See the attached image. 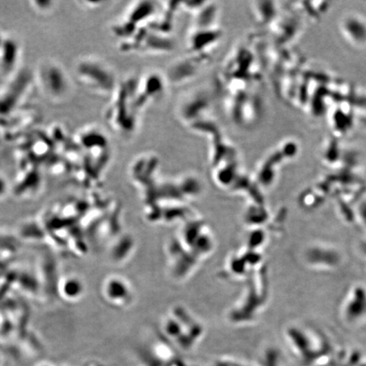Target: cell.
Masks as SVG:
<instances>
[{
    "label": "cell",
    "instance_id": "cell-1",
    "mask_svg": "<svg viewBox=\"0 0 366 366\" xmlns=\"http://www.w3.org/2000/svg\"><path fill=\"white\" fill-rule=\"evenodd\" d=\"M81 289L80 283L75 278L67 279L63 285V291H64L66 296L72 298V300L81 294Z\"/></svg>",
    "mask_w": 366,
    "mask_h": 366
}]
</instances>
